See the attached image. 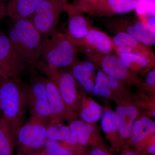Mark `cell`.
Wrapping results in <instances>:
<instances>
[{"instance_id": "6da1fadb", "label": "cell", "mask_w": 155, "mask_h": 155, "mask_svg": "<svg viewBox=\"0 0 155 155\" xmlns=\"http://www.w3.org/2000/svg\"><path fill=\"white\" fill-rule=\"evenodd\" d=\"M28 105L27 86L21 79L4 78L0 84V107L15 147L17 133L24 124Z\"/></svg>"}, {"instance_id": "7a4b0ae2", "label": "cell", "mask_w": 155, "mask_h": 155, "mask_svg": "<svg viewBox=\"0 0 155 155\" xmlns=\"http://www.w3.org/2000/svg\"><path fill=\"white\" fill-rule=\"evenodd\" d=\"M8 36L20 59L26 65L35 67L40 56L42 38L30 20H14Z\"/></svg>"}, {"instance_id": "3957f363", "label": "cell", "mask_w": 155, "mask_h": 155, "mask_svg": "<svg viewBox=\"0 0 155 155\" xmlns=\"http://www.w3.org/2000/svg\"><path fill=\"white\" fill-rule=\"evenodd\" d=\"M79 51L80 49L67 34L57 31L42 38L40 58L52 68H68L78 60Z\"/></svg>"}, {"instance_id": "277c9868", "label": "cell", "mask_w": 155, "mask_h": 155, "mask_svg": "<svg viewBox=\"0 0 155 155\" xmlns=\"http://www.w3.org/2000/svg\"><path fill=\"white\" fill-rule=\"evenodd\" d=\"M87 60L91 61L110 77L123 82L127 86L142 90L144 80L131 72L121 59L114 53L104 54L92 50L82 49Z\"/></svg>"}, {"instance_id": "5b68a950", "label": "cell", "mask_w": 155, "mask_h": 155, "mask_svg": "<svg viewBox=\"0 0 155 155\" xmlns=\"http://www.w3.org/2000/svg\"><path fill=\"white\" fill-rule=\"evenodd\" d=\"M35 66L41 73L55 83L65 103L78 114L81 108L80 92L69 68L55 69L42 61H38Z\"/></svg>"}, {"instance_id": "8992f818", "label": "cell", "mask_w": 155, "mask_h": 155, "mask_svg": "<svg viewBox=\"0 0 155 155\" xmlns=\"http://www.w3.org/2000/svg\"><path fill=\"white\" fill-rule=\"evenodd\" d=\"M48 126L42 121L30 117L17 133V155H31L43 151L48 139Z\"/></svg>"}, {"instance_id": "52a82bcc", "label": "cell", "mask_w": 155, "mask_h": 155, "mask_svg": "<svg viewBox=\"0 0 155 155\" xmlns=\"http://www.w3.org/2000/svg\"><path fill=\"white\" fill-rule=\"evenodd\" d=\"M69 0H43L28 17L41 35L50 36L57 32L60 16Z\"/></svg>"}, {"instance_id": "ba28073f", "label": "cell", "mask_w": 155, "mask_h": 155, "mask_svg": "<svg viewBox=\"0 0 155 155\" xmlns=\"http://www.w3.org/2000/svg\"><path fill=\"white\" fill-rule=\"evenodd\" d=\"M131 93V91L128 89L125 94L114 101L116 104L115 112L119 130L120 151L125 147L128 146L127 142L131 127L142 112L134 104Z\"/></svg>"}, {"instance_id": "9c48e42d", "label": "cell", "mask_w": 155, "mask_h": 155, "mask_svg": "<svg viewBox=\"0 0 155 155\" xmlns=\"http://www.w3.org/2000/svg\"><path fill=\"white\" fill-rule=\"evenodd\" d=\"M27 89L30 117L41 120L48 125L51 115L42 76L32 75Z\"/></svg>"}, {"instance_id": "30bf717a", "label": "cell", "mask_w": 155, "mask_h": 155, "mask_svg": "<svg viewBox=\"0 0 155 155\" xmlns=\"http://www.w3.org/2000/svg\"><path fill=\"white\" fill-rule=\"evenodd\" d=\"M139 0H103L86 4H75L82 13L91 17L107 18L133 11Z\"/></svg>"}, {"instance_id": "8fae6325", "label": "cell", "mask_w": 155, "mask_h": 155, "mask_svg": "<svg viewBox=\"0 0 155 155\" xmlns=\"http://www.w3.org/2000/svg\"><path fill=\"white\" fill-rule=\"evenodd\" d=\"M104 25L109 31L115 34L123 32L147 45H155V35L151 33L140 20L125 17H111L106 19Z\"/></svg>"}, {"instance_id": "7c38bea8", "label": "cell", "mask_w": 155, "mask_h": 155, "mask_svg": "<svg viewBox=\"0 0 155 155\" xmlns=\"http://www.w3.org/2000/svg\"><path fill=\"white\" fill-rule=\"evenodd\" d=\"M26 67L8 36L0 32V74L4 78L21 79Z\"/></svg>"}, {"instance_id": "4fadbf2b", "label": "cell", "mask_w": 155, "mask_h": 155, "mask_svg": "<svg viewBox=\"0 0 155 155\" xmlns=\"http://www.w3.org/2000/svg\"><path fill=\"white\" fill-rule=\"evenodd\" d=\"M51 110V120L50 124L68 123L78 118L74 112L64 101L55 83L48 78L43 77Z\"/></svg>"}, {"instance_id": "5bb4252c", "label": "cell", "mask_w": 155, "mask_h": 155, "mask_svg": "<svg viewBox=\"0 0 155 155\" xmlns=\"http://www.w3.org/2000/svg\"><path fill=\"white\" fill-rule=\"evenodd\" d=\"M68 126L81 145L110 151L102 136L100 127L95 123H87L77 119L68 123Z\"/></svg>"}, {"instance_id": "9a60e30c", "label": "cell", "mask_w": 155, "mask_h": 155, "mask_svg": "<svg viewBox=\"0 0 155 155\" xmlns=\"http://www.w3.org/2000/svg\"><path fill=\"white\" fill-rule=\"evenodd\" d=\"M125 83L107 75L98 67L94 86L91 92L95 96L110 101L121 97L127 91Z\"/></svg>"}, {"instance_id": "2e32d148", "label": "cell", "mask_w": 155, "mask_h": 155, "mask_svg": "<svg viewBox=\"0 0 155 155\" xmlns=\"http://www.w3.org/2000/svg\"><path fill=\"white\" fill-rule=\"evenodd\" d=\"M64 11L67 13L68 17L67 35L77 45V44L93 28L92 24L90 20L84 16L83 13L79 11L74 4L67 3Z\"/></svg>"}, {"instance_id": "e0dca14e", "label": "cell", "mask_w": 155, "mask_h": 155, "mask_svg": "<svg viewBox=\"0 0 155 155\" xmlns=\"http://www.w3.org/2000/svg\"><path fill=\"white\" fill-rule=\"evenodd\" d=\"M113 38L114 50L116 54H133L155 60L153 52L147 45L130 35L118 32Z\"/></svg>"}, {"instance_id": "ac0fdd59", "label": "cell", "mask_w": 155, "mask_h": 155, "mask_svg": "<svg viewBox=\"0 0 155 155\" xmlns=\"http://www.w3.org/2000/svg\"><path fill=\"white\" fill-rule=\"evenodd\" d=\"M77 46L80 51L89 49L104 54H110L115 51L112 37L94 28L89 31Z\"/></svg>"}, {"instance_id": "d6986e66", "label": "cell", "mask_w": 155, "mask_h": 155, "mask_svg": "<svg viewBox=\"0 0 155 155\" xmlns=\"http://www.w3.org/2000/svg\"><path fill=\"white\" fill-rule=\"evenodd\" d=\"M155 133V122L143 111L134 122L127 145L135 148L149 135Z\"/></svg>"}, {"instance_id": "ffe728a7", "label": "cell", "mask_w": 155, "mask_h": 155, "mask_svg": "<svg viewBox=\"0 0 155 155\" xmlns=\"http://www.w3.org/2000/svg\"><path fill=\"white\" fill-rule=\"evenodd\" d=\"M101 126L106 139L110 144L111 152L120 153L119 133L115 112L110 107L104 109L102 116Z\"/></svg>"}, {"instance_id": "44dd1931", "label": "cell", "mask_w": 155, "mask_h": 155, "mask_svg": "<svg viewBox=\"0 0 155 155\" xmlns=\"http://www.w3.org/2000/svg\"><path fill=\"white\" fill-rule=\"evenodd\" d=\"M81 108L78 118L89 123L97 122L102 116L104 108L84 92L80 91Z\"/></svg>"}, {"instance_id": "7402d4cb", "label": "cell", "mask_w": 155, "mask_h": 155, "mask_svg": "<svg viewBox=\"0 0 155 155\" xmlns=\"http://www.w3.org/2000/svg\"><path fill=\"white\" fill-rule=\"evenodd\" d=\"M124 65L131 72L144 76L155 67V60L133 54H117Z\"/></svg>"}, {"instance_id": "603a6c76", "label": "cell", "mask_w": 155, "mask_h": 155, "mask_svg": "<svg viewBox=\"0 0 155 155\" xmlns=\"http://www.w3.org/2000/svg\"><path fill=\"white\" fill-rule=\"evenodd\" d=\"M43 0H11L7 7V14L14 20L28 18Z\"/></svg>"}, {"instance_id": "cb8c5ba5", "label": "cell", "mask_w": 155, "mask_h": 155, "mask_svg": "<svg viewBox=\"0 0 155 155\" xmlns=\"http://www.w3.org/2000/svg\"><path fill=\"white\" fill-rule=\"evenodd\" d=\"M137 90L135 93L131 91V96L134 104L152 119H155V94Z\"/></svg>"}, {"instance_id": "d4e9b609", "label": "cell", "mask_w": 155, "mask_h": 155, "mask_svg": "<svg viewBox=\"0 0 155 155\" xmlns=\"http://www.w3.org/2000/svg\"><path fill=\"white\" fill-rule=\"evenodd\" d=\"M15 147L10 127L2 118L0 119V155H14Z\"/></svg>"}, {"instance_id": "484cf974", "label": "cell", "mask_w": 155, "mask_h": 155, "mask_svg": "<svg viewBox=\"0 0 155 155\" xmlns=\"http://www.w3.org/2000/svg\"><path fill=\"white\" fill-rule=\"evenodd\" d=\"M73 77L84 92H91L94 86V81L91 80L82 67L81 61L78 60L69 67Z\"/></svg>"}, {"instance_id": "4316f807", "label": "cell", "mask_w": 155, "mask_h": 155, "mask_svg": "<svg viewBox=\"0 0 155 155\" xmlns=\"http://www.w3.org/2000/svg\"><path fill=\"white\" fill-rule=\"evenodd\" d=\"M44 152L48 155H75L71 150L61 144V142L48 139L45 144Z\"/></svg>"}, {"instance_id": "83f0119b", "label": "cell", "mask_w": 155, "mask_h": 155, "mask_svg": "<svg viewBox=\"0 0 155 155\" xmlns=\"http://www.w3.org/2000/svg\"><path fill=\"white\" fill-rule=\"evenodd\" d=\"M134 149L144 154L155 155V133L147 137Z\"/></svg>"}, {"instance_id": "f1b7e54d", "label": "cell", "mask_w": 155, "mask_h": 155, "mask_svg": "<svg viewBox=\"0 0 155 155\" xmlns=\"http://www.w3.org/2000/svg\"><path fill=\"white\" fill-rule=\"evenodd\" d=\"M155 0H139L134 10L137 16H155Z\"/></svg>"}, {"instance_id": "f546056e", "label": "cell", "mask_w": 155, "mask_h": 155, "mask_svg": "<svg viewBox=\"0 0 155 155\" xmlns=\"http://www.w3.org/2000/svg\"><path fill=\"white\" fill-rule=\"evenodd\" d=\"M141 91L155 94V69L151 70L147 73Z\"/></svg>"}, {"instance_id": "4dcf8cb0", "label": "cell", "mask_w": 155, "mask_h": 155, "mask_svg": "<svg viewBox=\"0 0 155 155\" xmlns=\"http://www.w3.org/2000/svg\"><path fill=\"white\" fill-rule=\"evenodd\" d=\"M84 70L87 73L92 80L95 82L98 67L94 63L88 61H81Z\"/></svg>"}, {"instance_id": "1f68e13d", "label": "cell", "mask_w": 155, "mask_h": 155, "mask_svg": "<svg viewBox=\"0 0 155 155\" xmlns=\"http://www.w3.org/2000/svg\"><path fill=\"white\" fill-rule=\"evenodd\" d=\"M120 155H148L140 152L134 148L129 146L125 147L120 151Z\"/></svg>"}, {"instance_id": "d6a6232c", "label": "cell", "mask_w": 155, "mask_h": 155, "mask_svg": "<svg viewBox=\"0 0 155 155\" xmlns=\"http://www.w3.org/2000/svg\"><path fill=\"white\" fill-rule=\"evenodd\" d=\"M89 155H113L110 150H104L98 148L91 147L89 148Z\"/></svg>"}, {"instance_id": "836d02e7", "label": "cell", "mask_w": 155, "mask_h": 155, "mask_svg": "<svg viewBox=\"0 0 155 155\" xmlns=\"http://www.w3.org/2000/svg\"><path fill=\"white\" fill-rule=\"evenodd\" d=\"M7 14V7L4 4L0 2V19L2 18Z\"/></svg>"}, {"instance_id": "e575fe53", "label": "cell", "mask_w": 155, "mask_h": 155, "mask_svg": "<svg viewBox=\"0 0 155 155\" xmlns=\"http://www.w3.org/2000/svg\"><path fill=\"white\" fill-rule=\"evenodd\" d=\"M103 1V0H81L79 2H76L75 4H86V3L95 2H100V1Z\"/></svg>"}, {"instance_id": "d590c367", "label": "cell", "mask_w": 155, "mask_h": 155, "mask_svg": "<svg viewBox=\"0 0 155 155\" xmlns=\"http://www.w3.org/2000/svg\"><path fill=\"white\" fill-rule=\"evenodd\" d=\"M31 155H48L46 153H45L44 152V151H43L41 152L37 153Z\"/></svg>"}, {"instance_id": "8d00e7d4", "label": "cell", "mask_w": 155, "mask_h": 155, "mask_svg": "<svg viewBox=\"0 0 155 155\" xmlns=\"http://www.w3.org/2000/svg\"><path fill=\"white\" fill-rule=\"evenodd\" d=\"M4 78L2 77V76L0 74V84H1L2 83V81Z\"/></svg>"}, {"instance_id": "74e56055", "label": "cell", "mask_w": 155, "mask_h": 155, "mask_svg": "<svg viewBox=\"0 0 155 155\" xmlns=\"http://www.w3.org/2000/svg\"><path fill=\"white\" fill-rule=\"evenodd\" d=\"M3 118L2 114V110H1V107H0V119Z\"/></svg>"}, {"instance_id": "f35d334b", "label": "cell", "mask_w": 155, "mask_h": 155, "mask_svg": "<svg viewBox=\"0 0 155 155\" xmlns=\"http://www.w3.org/2000/svg\"><path fill=\"white\" fill-rule=\"evenodd\" d=\"M77 1V2H79V1H81V0H76Z\"/></svg>"}]
</instances>
